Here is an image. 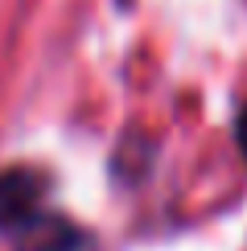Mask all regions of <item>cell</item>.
Instances as JSON below:
<instances>
[{
  "label": "cell",
  "mask_w": 247,
  "mask_h": 251,
  "mask_svg": "<svg viewBox=\"0 0 247 251\" xmlns=\"http://www.w3.org/2000/svg\"><path fill=\"white\" fill-rule=\"evenodd\" d=\"M46 194H49V173L33 169V165L0 169V235L8 239L37 210H46Z\"/></svg>",
  "instance_id": "obj_1"
},
{
  "label": "cell",
  "mask_w": 247,
  "mask_h": 251,
  "mask_svg": "<svg viewBox=\"0 0 247 251\" xmlns=\"http://www.w3.org/2000/svg\"><path fill=\"white\" fill-rule=\"evenodd\" d=\"M13 251H87L91 247V235L82 231L74 218L58 214V210H37L25 226H17L8 235Z\"/></svg>",
  "instance_id": "obj_2"
},
{
  "label": "cell",
  "mask_w": 247,
  "mask_h": 251,
  "mask_svg": "<svg viewBox=\"0 0 247 251\" xmlns=\"http://www.w3.org/2000/svg\"><path fill=\"white\" fill-rule=\"evenodd\" d=\"M235 140H239V152H243V161H247V107L239 111V124H235Z\"/></svg>",
  "instance_id": "obj_3"
}]
</instances>
